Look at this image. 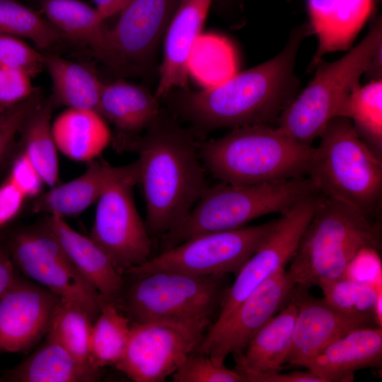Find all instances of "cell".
Listing matches in <instances>:
<instances>
[{
	"label": "cell",
	"mask_w": 382,
	"mask_h": 382,
	"mask_svg": "<svg viewBox=\"0 0 382 382\" xmlns=\"http://www.w3.org/2000/svg\"><path fill=\"white\" fill-rule=\"evenodd\" d=\"M207 330L168 320L131 323L129 340L114 366L134 382H162L197 350Z\"/></svg>",
	"instance_id": "obj_12"
},
{
	"label": "cell",
	"mask_w": 382,
	"mask_h": 382,
	"mask_svg": "<svg viewBox=\"0 0 382 382\" xmlns=\"http://www.w3.org/2000/svg\"><path fill=\"white\" fill-rule=\"evenodd\" d=\"M381 49L380 18L342 57L332 62L322 59L316 64L313 78L281 113L277 127L297 141L311 145L332 120L344 117L349 97L361 86V76Z\"/></svg>",
	"instance_id": "obj_7"
},
{
	"label": "cell",
	"mask_w": 382,
	"mask_h": 382,
	"mask_svg": "<svg viewBox=\"0 0 382 382\" xmlns=\"http://www.w3.org/2000/svg\"><path fill=\"white\" fill-rule=\"evenodd\" d=\"M318 192L307 176L250 185L208 187L186 218L161 237V252L199 234L245 226L260 216L282 214Z\"/></svg>",
	"instance_id": "obj_6"
},
{
	"label": "cell",
	"mask_w": 382,
	"mask_h": 382,
	"mask_svg": "<svg viewBox=\"0 0 382 382\" xmlns=\"http://www.w3.org/2000/svg\"><path fill=\"white\" fill-rule=\"evenodd\" d=\"M54 105L51 100L40 103L27 117L22 127V152L37 169L50 188L59 180V161L52 131V112Z\"/></svg>",
	"instance_id": "obj_29"
},
{
	"label": "cell",
	"mask_w": 382,
	"mask_h": 382,
	"mask_svg": "<svg viewBox=\"0 0 382 382\" xmlns=\"http://www.w3.org/2000/svg\"><path fill=\"white\" fill-rule=\"evenodd\" d=\"M46 224L82 277L107 300L115 303L125 279L105 253L90 238L72 228L65 218L50 215Z\"/></svg>",
	"instance_id": "obj_24"
},
{
	"label": "cell",
	"mask_w": 382,
	"mask_h": 382,
	"mask_svg": "<svg viewBox=\"0 0 382 382\" xmlns=\"http://www.w3.org/2000/svg\"><path fill=\"white\" fill-rule=\"evenodd\" d=\"M125 277L129 282L125 279L115 304L131 323L168 320L207 331L230 286L227 274L196 276L163 270Z\"/></svg>",
	"instance_id": "obj_5"
},
{
	"label": "cell",
	"mask_w": 382,
	"mask_h": 382,
	"mask_svg": "<svg viewBox=\"0 0 382 382\" xmlns=\"http://www.w3.org/2000/svg\"><path fill=\"white\" fill-rule=\"evenodd\" d=\"M101 369L74 357L57 342L45 337L36 351L5 374L13 382H93Z\"/></svg>",
	"instance_id": "obj_25"
},
{
	"label": "cell",
	"mask_w": 382,
	"mask_h": 382,
	"mask_svg": "<svg viewBox=\"0 0 382 382\" xmlns=\"http://www.w3.org/2000/svg\"><path fill=\"white\" fill-rule=\"evenodd\" d=\"M25 71L0 67V111L18 104L37 92Z\"/></svg>",
	"instance_id": "obj_39"
},
{
	"label": "cell",
	"mask_w": 382,
	"mask_h": 382,
	"mask_svg": "<svg viewBox=\"0 0 382 382\" xmlns=\"http://www.w3.org/2000/svg\"><path fill=\"white\" fill-rule=\"evenodd\" d=\"M98 112L127 134L147 129L161 116L158 99L154 95L122 80L103 83Z\"/></svg>",
	"instance_id": "obj_26"
},
{
	"label": "cell",
	"mask_w": 382,
	"mask_h": 382,
	"mask_svg": "<svg viewBox=\"0 0 382 382\" xmlns=\"http://www.w3.org/2000/svg\"><path fill=\"white\" fill-rule=\"evenodd\" d=\"M262 382H323V381L312 371H295L290 373L280 372L269 376Z\"/></svg>",
	"instance_id": "obj_43"
},
{
	"label": "cell",
	"mask_w": 382,
	"mask_h": 382,
	"mask_svg": "<svg viewBox=\"0 0 382 382\" xmlns=\"http://www.w3.org/2000/svg\"><path fill=\"white\" fill-rule=\"evenodd\" d=\"M139 175L120 179L104 191L96 202L90 234L122 274L148 260L152 250V238L133 196Z\"/></svg>",
	"instance_id": "obj_11"
},
{
	"label": "cell",
	"mask_w": 382,
	"mask_h": 382,
	"mask_svg": "<svg viewBox=\"0 0 382 382\" xmlns=\"http://www.w3.org/2000/svg\"><path fill=\"white\" fill-rule=\"evenodd\" d=\"M306 291L295 287L291 297L297 313L286 364L303 366L350 331L379 326L374 318L342 312L324 299L308 295Z\"/></svg>",
	"instance_id": "obj_16"
},
{
	"label": "cell",
	"mask_w": 382,
	"mask_h": 382,
	"mask_svg": "<svg viewBox=\"0 0 382 382\" xmlns=\"http://www.w3.org/2000/svg\"><path fill=\"white\" fill-rule=\"evenodd\" d=\"M277 221L195 236L127 270L123 275L135 277L163 270L196 276L236 274Z\"/></svg>",
	"instance_id": "obj_9"
},
{
	"label": "cell",
	"mask_w": 382,
	"mask_h": 382,
	"mask_svg": "<svg viewBox=\"0 0 382 382\" xmlns=\"http://www.w3.org/2000/svg\"><path fill=\"white\" fill-rule=\"evenodd\" d=\"M10 251L14 265L25 277L60 299L78 304L95 321L100 295L75 268L46 223L17 233Z\"/></svg>",
	"instance_id": "obj_10"
},
{
	"label": "cell",
	"mask_w": 382,
	"mask_h": 382,
	"mask_svg": "<svg viewBox=\"0 0 382 382\" xmlns=\"http://www.w3.org/2000/svg\"><path fill=\"white\" fill-rule=\"evenodd\" d=\"M46 18L64 35L88 46L110 68L126 65L114 44L110 29L96 8L80 0H42Z\"/></svg>",
	"instance_id": "obj_22"
},
{
	"label": "cell",
	"mask_w": 382,
	"mask_h": 382,
	"mask_svg": "<svg viewBox=\"0 0 382 382\" xmlns=\"http://www.w3.org/2000/svg\"><path fill=\"white\" fill-rule=\"evenodd\" d=\"M174 382H246L239 371L216 362L209 356L195 351L171 375Z\"/></svg>",
	"instance_id": "obj_36"
},
{
	"label": "cell",
	"mask_w": 382,
	"mask_h": 382,
	"mask_svg": "<svg viewBox=\"0 0 382 382\" xmlns=\"http://www.w3.org/2000/svg\"><path fill=\"white\" fill-rule=\"evenodd\" d=\"M88 163L86 170L79 177L56 185L35 197L33 212L64 218L79 214L96 203L113 183L139 173L137 161L122 166H113L95 160Z\"/></svg>",
	"instance_id": "obj_20"
},
{
	"label": "cell",
	"mask_w": 382,
	"mask_h": 382,
	"mask_svg": "<svg viewBox=\"0 0 382 382\" xmlns=\"http://www.w3.org/2000/svg\"><path fill=\"white\" fill-rule=\"evenodd\" d=\"M375 0H307V22L318 40L311 69L328 53L352 47L372 15Z\"/></svg>",
	"instance_id": "obj_19"
},
{
	"label": "cell",
	"mask_w": 382,
	"mask_h": 382,
	"mask_svg": "<svg viewBox=\"0 0 382 382\" xmlns=\"http://www.w3.org/2000/svg\"><path fill=\"white\" fill-rule=\"evenodd\" d=\"M60 299L42 286L17 277L0 299V352H25L45 337Z\"/></svg>",
	"instance_id": "obj_15"
},
{
	"label": "cell",
	"mask_w": 382,
	"mask_h": 382,
	"mask_svg": "<svg viewBox=\"0 0 382 382\" xmlns=\"http://www.w3.org/2000/svg\"><path fill=\"white\" fill-rule=\"evenodd\" d=\"M324 299L337 309L352 315L374 318L381 327V289L374 283L347 274L335 279L320 280Z\"/></svg>",
	"instance_id": "obj_32"
},
{
	"label": "cell",
	"mask_w": 382,
	"mask_h": 382,
	"mask_svg": "<svg viewBox=\"0 0 382 382\" xmlns=\"http://www.w3.org/2000/svg\"><path fill=\"white\" fill-rule=\"evenodd\" d=\"M100 17L105 21L120 12L129 0H93Z\"/></svg>",
	"instance_id": "obj_44"
},
{
	"label": "cell",
	"mask_w": 382,
	"mask_h": 382,
	"mask_svg": "<svg viewBox=\"0 0 382 382\" xmlns=\"http://www.w3.org/2000/svg\"><path fill=\"white\" fill-rule=\"evenodd\" d=\"M295 284L283 269L256 287L222 323L212 325L197 351L224 364L241 353L255 334L291 299Z\"/></svg>",
	"instance_id": "obj_14"
},
{
	"label": "cell",
	"mask_w": 382,
	"mask_h": 382,
	"mask_svg": "<svg viewBox=\"0 0 382 382\" xmlns=\"http://www.w3.org/2000/svg\"><path fill=\"white\" fill-rule=\"evenodd\" d=\"M237 69V54L229 40L216 34L200 35L190 57L189 75L209 88L227 81Z\"/></svg>",
	"instance_id": "obj_31"
},
{
	"label": "cell",
	"mask_w": 382,
	"mask_h": 382,
	"mask_svg": "<svg viewBox=\"0 0 382 382\" xmlns=\"http://www.w3.org/2000/svg\"><path fill=\"white\" fill-rule=\"evenodd\" d=\"M344 117H348L366 145L380 158L382 154V81L360 86L349 97Z\"/></svg>",
	"instance_id": "obj_33"
},
{
	"label": "cell",
	"mask_w": 382,
	"mask_h": 382,
	"mask_svg": "<svg viewBox=\"0 0 382 382\" xmlns=\"http://www.w3.org/2000/svg\"><path fill=\"white\" fill-rule=\"evenodd\" d=\"M212 0H180L165 33L163 62L154 94L157 99L185 88L192 50L202 35Z\"/></svg>",
	"instance_id": "obj_18"
},
{
	"label": "cell",
	"mask_w": 382,
	"mask_h": 382,
	"mask_svg": "<svg viewBox=\"0 0 382 382\" xmlns=\"http://www.w3.org/2000/svg\"><path fill=\"white\" fill-rule=\"evenodd\" d=\"M93 323V320L82 307L61 299L45 337L60 344L79 360L91 363L89 343Z\"/></svg>",
	"instance_id": "obj_34"
},
{
	"label": "cell",
	"mask_w": 382,
	"mask_h": 382,
	"mask_svg": "<svg viewBox=\"0 0 382 382\" xmlns=\"http://www.w3.org/2000/svg\"><path fill=\"white\" fill-rule=\"evenodd\" d=\"M0 67L21 69L33 76L45 68V57L21 37L0 33Z\"/></svg>",
	"instance_id": "obj_37"
},
{
	"label": "cell",
	"mask_w": 382,
	"mask_h": 382,
	"mask_svg": "<svg viewBox=\"0 0 382 382\" xmlns=\"http://www.w3.org/2000/svg\"><path fill=\"white\" fill-rule=\"evenodd\" d=\"M381 226L355 207L320 194L312 218L286 270L295 287L346 274L364 250L379 252Z\"/></svg>",
	"instance_id": "obj_3"
},
{
	"label": "cell",
	"mask_w": 382,
	"mask_h": 382,
	"mask_svg": "<svg viewBox=\"0 0 382 382\" xmlns=\"http://www.w3.org/2000/svg\"><path fill=\"white\" fill-rule=\"evenodd\" d=\"M311 35L307 22L296 27L272 59L236 73L219 86L186 91L177 101L178 112L200 132L277 122L296 96V57L302 41Z\"/></svg>",
	"instance_id": "obj_1"
},
{
	"label": "cell",
	"mask_w": 382,
	"mask_h": 382,
	"mask_svg": "<svg viewBox=\"0 0 382 382\" xmlns=\"http://www.w3.org/2000/svg\"><path fill=\"white\" fill-rule=\"evenodd\" d=\"M0 33L28 38L41 49L64 36L47 18L15 0H0Z\"/></svg>",
	"instance_id": "obj_35"
},
{
	"label": "cell",
	"mask_w": 382,
	"mask_h": 382,
	"mask_svg": "<svg viewBox=\"0 0 382 382\" xmlns=\"http://www.w3.org/2000/svg\"><path fill=\"white\" fill-rule=\"evenodd\" d=\"M204 168L221 183L250 185L306 175L314 148L267 125L233 128L198 144Z\"/></svg>",
	"instance_id": "obj_4"
},
{
	"label": "cell",
	"mask_w": 382,
	"mask_h": 382,
	"mask_svg": "<svg viewBox=\"0 0 382 382\" xmlns=\"http://www.w3.org/2000/svg\"><path fill=\"white\" fill-rule=\"evenodd\" d=\"M16 277L11 255L0 246V299L11 287Z\"/></svg>",
	"instance_id": "obj_42"
},
{
	"label": "cell",
	"mask_w": 382,
	"mask_h": 382,
	"mask_svg": "<svg viewBox=\"0 0 382 382\" xmlns=\"http://www.w3.org/2000/svg\"><path fill=\"white\" fill-rule=\"evenodd\" d=\"M127 146L138 155L146 230L151 238H161L186 218L209 187L198 144L161 115Z\"/></svg>",
	"instance_id": "obj_2"
},
{
	"label": "cell",
	"mask_w": 382,
	"mask_h": 382,
	"mask_svg": "<svg viewBox=\"0 0 382 382\" xmlns=\"http://www.w3.org/2000/svg\"><path fill=\"white\" fill-rule=\"evenodd\" d=\"M26 199L8 178L0 185V228L19 214Z\"/></svg>",
	"instance_id": "obj_41"
},
{
	"label": "cell",
	"mask_w": 382,
	"mask_h": 382,
	"mask_svg": "<svg viewBox=\"0 0 382 382\" xmlns=\"http://www.w3.org/2000/svg\"><path fill=\"white\" fill-rule=\"evenodd\" d=\"M320 138L306 175L320 195L371 217L381 199V158L360 139L348 117L332 120Z\"/></svg>",
	"instance_id": "obj_8"
},
{
	"label": "cell",
	"mask_w": 382,
	"mask_h": 382,
	"mask_svg": "<svg viewBox=\"0 0 382 382\" xmlns=\"http://www.w3.org/2000/svg\"><path fill=\"white\" fill-rule=\"evenodd\" d=\"M296 313V305L290 299L255 334L245 349L234 355L236 369L246 382H262L282 371L291 349Z\"/></svg>",
	"instance_id": "obj_23"
},
{
	"label": "cell",
	"mask_w": 382,
	"mask_h": 382,
	"mask_svg": "<svg viewBox=\"0 0 382 382\" xmlns=\"http://www.w3.org/2000/svg\"><path fill=\"white\" fill-rule=\"evenodd\" d=\"M319 197L317 192L303 198L277 219L272 231L236 273L212 325L222 323L256 287L285 269L312 218Z\"/></svg>",
	"instance_id": "obj_13"
},
{
	"label": "cell",
	"mask_w": 382,
	"mask_h": 382,
	"mask_svg": "<svg viewBox=\"0 0 382 382\" xmlns=\"http://www.w3.org/2000/svg\"><path fill=\"white\" fill-rule=\"evenodd\" d=\"M382 364L381 327L353 330L337 339L303 364L323 382L352 381L356 371L380 369Z\"/></svg>",
	"instance_id": "obj_21"
},
{
	"label": "cell",
	"mask_w": 382,
	"mask_h": 382,
	"mask_svg": "<svg viewBox=\"0 0 382 382\" xmlns=\"http://www.w3.org/2000/svg\"><path fill=\"white\" fill-rule=\"evenodd\" d=\"M41 103L36 92L25 100L0 111V162L28 115Z\"/></svg>",
	"instance_id": "obj_38"
},
{
	"label": "cell",
	"mask_w": 382,
	"mask_h": 382,
	"mask_svg": "<svg viewBox=\"0 0 382 382\" xmlns=\"http://www.w3.org/2000/svg\"><path fill=\"white\" fill-rule=\"evenodd\" d=\"M8 179L26 198L37 197L45 185L37 169L22 151L14 160Z\"/></svg>",
	"instance_id": "obj_40"
},
{
	"label": "cell",
	"mask_w": 382,
	"mask_h": 382,
	"mask_svg": "<svg viewBox=\"0 0 382 382\" xmlns=\"http://www.w3.org/2000/svg\"><path fill=\"white\" fill-rule=\"evenodd\" d=\"M52 131L58 151L76 161L95 160L110 139L104 118L91 110L66 108L52 122Z\"/></svg>",
	"instance_id": "obj_27"
},
{
	"label": "cell",
	"mask_w": 382,
	"mask_h": 382,
	"mask_svg": "<svg viewBox=\"0 0 382 382\" xmlns=\"http://www.w3.org/2000/svg\"><path fill=\"white\" fill-rule=\"evenodd\" d=\"M180 0H129L120 12L112 37L122 59L140 62L165 34Z\"/></svg>",
	"instance_id": "obj_17"
},
{
	"label": "cell",
	"mask_w": 382,
	"mask_h": 382,
	"mask_svg": "<svg viewBox=\"0 0 382 382\" xmlns=\"http://www.w3.org/2000/svg\"><path fill=\"white\" fill-rule=\"evenodd\" d=\"M131 322L115 303L100 296V312L90 337V361L103 369L122 358L130 334Z\"/></svg>",
	"instance_id": "obj_30"
},
{
	"label": "cell",
	"mask_w": 382,
	"mask_h": 382,
	"mask_svg": "<svg viewBox=\"0 0 382 382\" xmlns=\"http://www.w3.org/2000/svg\"><path fill=\"white\" fill-rule=\"evenodd\" d=\"M44 57L52 83V103L98 112L103 83L97 75L82 64L58 55Z\"/></svg>",
	"instance_id": "obj_28"
}]
</instances>
